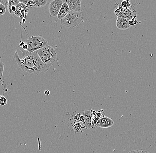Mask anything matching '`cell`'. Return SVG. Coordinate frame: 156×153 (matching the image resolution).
<instances>
[{
    "mask_svg": "<svg viewBox=\"0 0 156 153\" xmlns=\"http://www.w3.org/2000/svg\"><path fill=\"white\" fill-rule=\"evenodd\" d=\"M19 48L23 53V58H20L16 50L13 57L18 66L24 71L39 75L41 73L46 72L50 67L53 65L44 63L39 57L37 51L30 53L27 50H23L20 47Z\"/></svg>",
    "mask_w": 156,
    "mask_h": 153,
    "instance_id": "6da1fadb",
    "label": "cell"
},
{
    "mask_svg": "<svg viewBox=\"0 0 156 153\" xmlns=\"http://www.w3.org/2000/svg\"><path fill=\"white\" fill-rule=\"evenodd\" d=\"M83 20L82 12L70 11L61 20V24L67 28H74L77 26Z\"/></svg>",
    "mask_w": 156,
    "mask_h": 153,
    "instance_id": "7a4b0ae2",
    "label": "cell"
},
{
    "mask_svg": "<svg viewBox=\"0 0 156 153\" xmlns=\"http://www.w3.org/2000/svg\"><path fill=\"white\" fill-rule=\"evenodd\" d=\"M38 55L45 64L53 65L56 60L57 54L51 46L47 45L37 51Z\"/></svg>",
    "mask_w": 156,
    "mask_h": 153,
    "instance_id": "3957f363",
    "label": "cell"
},
{
    "mask_svg": "<svg viewBox=\"0 0 156 153\" xmlns=\"http://www.w3.org/2000/svg\"><path fill=\"white\" fill-rule=\"evenodd\" d=\"M25 43L28 45L27 51L30 53L37 51L39 49L48 45L47 41L40 36H32L29 38L26 41Z\"/></svg>",
    "mask_w": 156,
    "mask_h": 153,
    "instance_id": "277c9868",
    "label": "cell"
},
{
    "mask_svg": "<svg viewBox=\"0 0 156 153\" xmlns=\"http://www.w3.org/2000/svg\"><path fill=\"white\" fill-rule=\"evenodd\" d=\"M63 2L62 0H53L49 5L50 14L53 17L57 16Z\"/></svg>",
    "mask_w": 156,
    "mask_h": 153,
    "instance_id": "5b68a950",
    "label": "cell"
},
{
    "mask_svg": "<svg viewBox=\"0 0 156 153\" xmlns=\"http://www.w3.org/2000/svg\"><path fill=\"white\" fill-rule=\"evenodd\" d=\"M114 125V122L112 119L103 115L102 118L98 120L95 126L103 128H107L111 127Z\"/></svg>",
    "mask_w": 156,
    "mask_h": 153,
    "instance_id": "8992f818",
    "label": "cell"
},
{
    "mask_svg": "<svg viewBox=\"0 0 156 153\" xmlns=\"http://www.w3.org/2000/svg\"><path fill=\"white\" fill-rule=\"evenodd\" d=\"M81 0H66L70 11L81 12Z\"/></svg>",
    "mask_w": 156,
    "mask_h": 153,
    "instance_id": "52a82bcc",
    "label": "cell"
},
{
    "mask_svg": "<svg viewBox=\"0 0 156 153\" xmlns=\"http://www.w3.org/2000/svg\"><path fill=\"white\" fill-rule=\"evenodd\" d=\"M83 116L84 119V128H93L94 127L92 124V119H91V111L90 110H85L83 113Z\"/></svg>",
    "mask_w": 156,
    "mask_h": 153,
    "instance_id": "ba28073f",
    "label": "cell"
},
{
    "mask_svg": "<svg viewBox=\"0 0 156 153\" xmlns=\"http://www.w3.org/2000/svg\"><path fill=\"white\" fill-rule=\"evenodd\" d=\"M118 18H124L128 20H131L133 17V12L130 8H124L120 14L117 15Z\"/></svg>",
    "mask_w": 156,
    "mask_h": 153,
    "instance_id": "9c48e42d",
    "label": "cell"
},
{
    "mask_svg": "<svg viewBox=\"0 0 156 153\" xmlns=\"http://www.w3.org/2000/svg\"><path fill=\"white\" fill-rule=\"evenodd\" d=\"M116 25L117 28L120 30H126L131 27L129 24L128 20L124 18H118Z\"/></svg>",
    "mask_w": 156,
    "mask_h": 153,
    "instance_id": "30bf717a",
    "label": "cell"
},
{
    "mask_svg": "<svg viewBox=\"0 0 156 153\" xmlns=\"http://www.w3.org/2000/svg\"><path fill=\"white\" fill-rule=\"evenodd\" d=\"M69 12H70V10H69V7H68L67 3L66 2L63 3V5L61 7L60 11L58 12V15H57L58 19L60 20H62L67 15Z\"/></svg>",
    "mask_w": 156,
    "mask_h": 153,
    "instance_id": "8fae6325",
    "label": "cell"
},
{
    "mask_svg": "<svg viewBox=\"0 0 156 153\" xmlns=\"http://www.w3.org/2000/svg\"><path fill=\"white\" fill-rule=\"evenodd\" d=\"M20 3L18 0H9L8 2L7 9L11 14H14L17 9L16 6Z\"/></svg>",
    "mask_w": 156,
    "mask_h": 153,
    "instance_id": "7c38bea8",
    "label": "cell"
},
{
    "mask_svg": "<svg viewBox=\"0 0 156 153\" xmlns=\"http://www.w3.org/2000/svg\"><path fill=\"white\" fill-rule=\"evenodd\" d=\"M47 3V1L46 0H37V1H29L28 3V7L29 8V7H44L46 5Z\"/></svg>",
    "mask_w": 156,
    "mask_h": 153,
    "instance_id": "4fadbf2b",
    "label": "cell"
},
{
    "mask_svg": "<svg viewBox=\"0 0 156 153\" xmlns=\"http://www.w3.org/2000/svg\"><path fill=\"white\" fill-rule=\"evenodd\" d=\"M74 119L75 121L81 122L84 125V119L83 116L80 113H78L76 115H75V117H74Z\"/></svg>",
    "mask_w": 156,
    "mask_h": 153,
    "instance_id": "5bb4252c",
    "label": "cell"
},
{
    "mask_svg": "<svg viewBox=\"0 0 156 153\" xmlns=\"http://www.w3.org/2000/svg\"><path fill=\"white\" fill-rule=\"evenodd\" d=\"M72 126H73L74 130L76 131H77V132L81 131L82 129L84 128V127H83L81 125L80 122L76 123L73 125Z\"/></svg>",
    "mask_w": 156,
    "mask_h": 153,
    "instance_id": "9a60e30c",
    "label": "cell"
},
{
    "mask_svg": "<svg viewBox=\"0 0 156 153\" xmlns=\"http://www.w3.org/2000/svg\"><path fill=\"white\" fill-rule=\"evenodd\" d=\"M138 23H139V22L137 21L136 14L134 15L131 20H129V24L130 26H134V25H136Z\"/></svg>",
    "mask_w": 156,
    "mask_h": 153,
    "instance_id": "2e32d148",
    "label": "cell"
},
{
    "mask_svg": "<svg viewBox=\"0 0 156 153\" xmlns=\"http://www.w3.org/2000/svg\"><path fill=\"white\" fill-rule=\"evenodd\" d=\"M129 1H123L121 3V6L124 8H130L131 5Z\"/></svg>",
    "mask_w": 156,
    "mask_h": 153,
    "instance_id": "e0dca14e",
    "label": "cell"
},
{
    "mask_svg": "<svg viewBox=\"0 0 156 153\" xmlns=\"http://www.w3.org/2000/svg\"><path fill=\"white\" fill-rule=\"evenodd\" d=\"M7 103V99L4 96L0 95V105L5 106Z\"/></svg>",
    "mask_w": 156,
    "mask_h": 153,
    "instance_id": "ac0fdd59",
    "label": "cell"
},
{
    "mask_svg": "<svg viewBox=\"0 0 156 153\" xmlns=\"http://www.w3.org/2000/svg\"><path fill=\"white\" fill-rule=\"evenodd\" d=\"M118 5V7H116V9L114 11L115 15H116V16L119 15V14H120V13L124 9L120 5Z\"/></svg>",
    "mask_w": 156,
    "mask_h": 153,
    "instance_id": "d6986e66",
    "label": "cell"
},
{
    "mask_svg": "<svg viewBox=\"0 0 156 153\" xmlns=\"http://www.w3.org/2000/svg\"><path fill=\"white\" fill-rule=\"evenodd\" d=\"M4 69V64L2 62L0 61V79L3 76Z\"/></svg>",
    "mask_w": 156,
    "mask_h": 153,
    "instance_id": "ffe728a7",
    "label": "cell"
},
{
    "mask_svg": "<svg viewBox=\"0 0 156 153\" xmlns=\"http://www.w3.org/2000/svg\"><path fill=\"white\" fill-rule=\"evenodd\" d=\"M6 8L3 5H0V15H3L6 11Z\"/></svg>",
    "mask_w": 156,
    "mask_h": 153,
    "instance_id": "44dd1931",
    "label": "cell"
},
{
    "mask_svg": "<svg viewBox=\"0 0 156 153\" xmlns=\"http://www.w3.org/2000/svg\"><path fill=\"white\" fill-rule=\"evenodd\" d=\"M103 110H99L98 112H96V118H97V120H99V119H101L102 118V116L103 115H102V112H103Z\"/></svg>",
    "mask_w": 156,
    "mask_h": 153,
    "instance_id": "7402d4cb",
    "label": "cell"
},
{
    "mask_svg": "<svg viewBox=\"0 0 156 153\" xmlns=\"http://www.w3.org/2000/svg\"><path fill=\"white\" fill-rule=\"evenodd\" d=\"M8 2L9 0H0V3H1V4L5 6L6 9H7Z\"/></svg>",
    "mask_w": 156,
    "mask_h": 153,
    "instance_id": "603a6c76",
    "label": "cell"
},
{
    "mask_svg": "<svg viewBox=\"0 0 156 153\" xmlns=\"http://www.w3.org/2000/svg\"><path fill=\"white\" fill-rule=\"evenodd\" d=\"M21 48H22V49H23V50H27L28 49V45L26 44V43H25L24 44V45H23V46H22V47H21Z\"/></svg>",
    "mask_w": 156,
    "mask_h": 153,
    "instance_id": "cb8c5ba5",
    "label": "cell"
},
{
    "mask_svg": "<svg viewBox=\"0 0 156 153\" xmlns=\"http://www.w3.org/2000/svg\"><path fill=\"white\" fill-rule=\"evenodd\" d=\"M50 92V91H48V90H46L44 92L45 95H49Z\"/></svg>",
    "mask_w": 156,
    "mask_h": 153,
    "instance_id": "d4e9b609",
    "label": "cell"
},
{
    "mask_svg": "<svg viewBox=\"0 0 156 153\" xmlns=\"http://www.w3.org/2000/svg\"><path fill=\"white\" fill-rule=\"evenodd\" d=\"M24 44H25V42H21L20 43V47H22L24 45Z\"/></svg>",
    "mask_w": 156,
    "mask_h": 153,
    "instance_id": "484cf974",
    "label": "cell"
},
{
    "mask_svg": "<svg viewBox=\"0 0 156 153\" xmlns=\"http://www.w3.org/2000/svg\"><path fill=\"white\" fill-rule=\"evenodd\" d=\"M144 153H149L148 152L146 151H144Z\"/></svg>",
    "mask_w": 156,
    "mask_h": 153,
    "instance_id": "4316f807",
    "label": "cell"
},
{
    "mask_svg": "<svg viewBox=\"0 0 156 153\" xmlns=\"http://www.w3.org/2000/svg\"><path fill=\"white\" fill-rule=\"evenodd\" d=\"M1 3H0V5H1Z\"/></svg>",
    "mask_w": 156,
    "mask_h": 153,
    "instance_id": "83f0119b",
    "label": "cell"
},
{
    "mask_svg": "<svg viewBox=\"0 0 156 153\" xmlns=\"http://www.w3.org/2000/svg\"><path fill=\"white\" fill-rule=\"evenodd\" d=\"M0 59H1V57H0Z\"/></svg>",
    "mask_w": 156,
    "mask_h": 153,
    "instance_id": "f1b7e54d",
    "label": "cell"
}]
</instances>
